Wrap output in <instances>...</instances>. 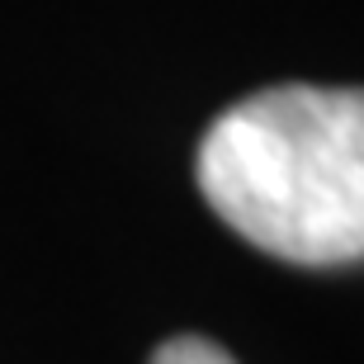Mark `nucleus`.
Segmentation results:
<instances>
[{
  "mask_svg": "<svg viewBox=\"0 0 364 364\" xmlns=\"http://www.w3.org/2000/svg\"><path fill=\"white\" fill-rule=\"evenodd\" d=\"M194 176L251 246L294 265H350L364 251V95L270 85L213 119Z\"/></svg>",
  "mask_w": 364,
  "mask_h": 364,
  "instance_id": "nucleus-1",
  "label": "nucleus"
},
{
  "mask_svg": "<svg viewBox=\"0 0 364 364\" xmlns=\"http://www.w3.org/2000/svg\"><path fill=\"white\" fill-rule=\"evenodd\" d=\"M151 364H237V360L208 336H171L166 346H156Z\"/></svg>",
  "mask_w": 364,
  "mask_h": 364,
  "instance_id": "nucleus-2",
  "label": "nucleus"
}]
</instances>
